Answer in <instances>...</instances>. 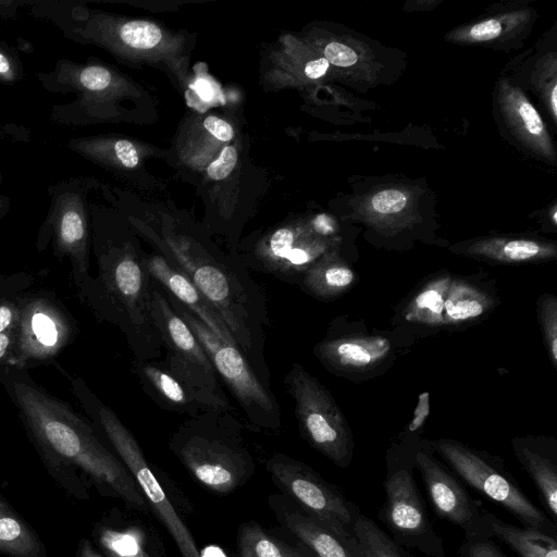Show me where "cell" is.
I'll list each match as a JSON object with an SVG mask.
<instances>
[{"label": "cell", "mask_w": 557, "mask_h": 557, "mask_svg": "<svg viewBox=\"0 0 557 557\" xmlns=\"http://www.w3.org/2000/svg\"><path fill=\"white\" fill-rule=\"evenodd\" d=\"M0 382L18 410L27 436L50 476L69 495L89 499V486L133 510L149 506L128 470L71 406L50 395L20 368H5Z\"/></svg>", "instance_id": "obj_1"}, {"label": "cell", "mask_w": 557, "mask_h": 557, "mask_svg": "<svg viewBox=\"0 0 557 557\" xmlns=\"http://www.w3.org/2000/svg\"><path fill=\"white\" fill-rule=\"evenodd\" d=\"M99 272L82 286L96 314L123 333L135 360H157L164 352L151 315L152 278L147 257L127 243H103L95 235Z\"/></svg>", "instance_id": "obj_2"}, {"label": "cell", "mask_w": 557, "mask_h": 557, "mask_svg": "<svg viewBox=\"0 0 557 557\" xmlns=\"http://www.w3.org/2000/svg\"><path fill=\"white\" fill-rule=\"evenodd\" d=\"M169 448L202 487L233 493L255 474L257 465L233 411L208 410L185 420Z\"/></svg>", "instance_id": "obj_3"}, {"label": "cell", "mask_w": 557, "mask_h": 557, "mask_svg": "<svg viewBox=\"0 0 557 557\" xmlns=\"http://www.w3.org/2000/svg\"><path fill=\"white\" fill-rule=\"evenodd\" d=\"M71 384L77 400L128 470L149 508L165 528L182 557H201L195 537L158 481L133 433L82 379H72Z\"/></svg>", "instance_id": "obj_4"}, {"label": "cell", "mask_w": 557, "mask_h": 557, "mask_svg": "<svg viewBox=\"0 0 557 557\" xmlns=\"http://www.w3.org/2000/svg\"><path fill=\"white\" fill-rule=\"evenodd\" d=\"M416 443L394 446L386 454L385 500L377 511L388 535L408 550L426 557H446L443 539L430 519L413 471Z\"/></svg>", "instance_id": "obj_5"}, {"label": "cell", "mask_w": 557, "mask_h": 557, "mask_svg": "<svg viewBox=\"0 0 557 557\" xmlns=\"http://www.w3.org/2000/svg\"><path fill=\"white\" fill-rule=\"evenodd\" d=\"M151 315L165 352L160 364L188 388L206 411H234L210 358L157 282Z\"/></svg>", "instance_id": "obj_6"}, {"label": "cell", "mask_w": 557, "mask_h": 557, "mask_svg": "<svg viewBox=\"0 0 557 557\" xmlns=\"http://www.w3.org/2000/svg\"><path fill=\"white\" fill-rule=\"evenodd\" d=\"M429 444L463 484L500 506L523 528L557 537L556 524L527 497L500 458L449 438Z\"/></svg>", "instance_id": "obj_7"}, {"label": "cell", "mask_w": 557, "mask_h": 557, "mask_svg": "<svg viewBox=\"0 0 557 557\" xmlns=\"http://www.w3.org/2000/svg\"><path fill=\"white\" fill-rule=\"evenodd\" d=\"M169 302L184 319L210 358L221 381L226 385L248 421L265 431H277L282 425L280 405L246 356L235 345L211 332L202 322L163 290Z\"/></svg>", "instance_id": "obj_8"}, {"label": "cell", "mask_w": 557, "mask_h": 557, "mask_svg": "<svg viewBox=\"0 0 557 557\" xmlns=\"http://www.w3.org/2000/svg\"><path fill=\"white\" fill-rule=\"evenodd\" d=\"M284 383L295 403L301 436L335 466L348 468L354 455L352 434L327 388L297 362Z\"/></svg>", "instance_id": "obj_9"}, {"label": "cell", "mask_w": 557, "mask_h": 557, "mask_svg": "<svg viewBox=\"0 0 557 557\" xmlns=\"http://www.w3.org/2000/svg\"><path fill=\"white\" fill-rule=\"evenodd\" d=\"M91 181L71 177L47 188L49 207L40 225L36 247L46 249L52 240L53 253L70 259L74 282L83 286L89 278V215L87 194Z\"/></svg>", "instance_id": "obj_10"}, {"label": "cell", "mask_w": 557, "mask_h": 557, "mask_svg": "<svg viewBox=\"0 0 557 557\" xmlns=\"http://www.w3.org/2000/svg\"><path fill=\"white\" fill-rule=\"evenodd\" d=\"M265 468L282 494L305 513L339 536L355 537L361 510L337 486L307 463L282 453L273 454Z\"/></svg>", "instance_id": "obj_11"}, {"label": "cell", "mask_w": 557, "mask_h": 557, "mask_svg": "<svg viewBox=\"0 0 557 557\" xmlns=\"http://www.w3.org/2000/svg\"><path fill=\"white\" fill-rule=\"evenodd\" d=\"M414 465L424 484L430 505L440 519L459 528L466 540L485 539V512L462 481L438 461L429 442H416Z\"/></svg>", "instance_id": "obj_12"}, {"label": "cell", "mask_w": 557, "mask_h": 557, "mask_svg": "<svg viewBox=\"0 0 557 557\" xmlns=\"http://www.w3.org/2000/svg\"><path fill=\"white\" fill-rule=\"evenodd\" d=\"M71 325L64 313L49 300L33 299L18 307L15 326L16 363L53 357L70 341Z\"/></svg>", "instance_id": "obj_13"}, {"label": "cell", "mask_w": 557, "mask_h": 557, "mask_svg": "<svg viewBox=\"0 0 557 557\" xmlns=\"http://www.w3.org/2000/svg\"><path fill=\"white\" fill-rule=\"evenodd\" d=\"M277 522L317 557H362L356 537H343L305 513L283 494L269 496Z\"/></svg>", "instance_id": "obj_14"}, {"label": "cell", "mask_w": 557, "mask_h": 557, "mask_svg": "<svg viewBox=\"0 0 557 557\" xmlns=\"http://www.w3.org/2000/svg\"><path fill=\"white\" fill-rule=\"evenodd\" d=\"M315 357L327 368L341 374L373 370L392 354V343L380 335L327 337L313 349Z\"/></svg>", "instance_id": "obj_15"}, {"label": "cell", "mask_w": 557, "mask_h": 557, "mask_svg": "<svg viewBox=\"0 0 557 557\" xmlns=\"http://www.w3.org/2000/svg\"><path fill=\"white\" fill-rule=\"evenodd\" d=\"M147 265L152 278L163 290L216 336L236 346L219 312L184 273L172 265L162 255L147 257Z\"/></svg>", "instance_id": "obj_16"}, {"label": "cell", "mask_w": 557, "mask_h": 557, "mask_svg": "<svg viewBox=\"0 0 557 557\" xmlns=\"http://www.w3.org/2000/svg\"><path fill=\"white\" fill-rule=\"evenodd\" d=\"M513 453L533 481L549 519L557 522V448L534 438L512 440Z\"/></svg>", "instance_id": "obj_17"}, {"label": "cell", "mask_w": 557, "mask_h": 557, "mask_svg": "<svg viewBox=\"0 0 557 557\" xmlns=\"http://www.w3.org/2000/svg\"><path fill=\"white\" fill-rule=\"evenodd\" d=\"M132 372L139 381L146 394L162 409L195 417L203 407L175 376L166 371L159 361L135 360Z\"/></svg>", "instance_id": "obj_18"}, {"label": "cell", "mask_w": 557, "mask_h": 557, "mask_svg": "<svg viewBox=\"0 0 557 557\" xmlns=\"http://www.w3.org/2000/svg\"><path fill=\"white\" fill-rule=\"evenodd\" d=\"M459 252L499 263L519 264L556 258V246L527 238H490L471 243Z\"/></svg>", "instance_id": "obj_19"}, {"label": "cell", "mask_w": 557, "mask_h": 557, "mask_svg": "<svg viewBox=\"0 0 557 557\" xmlns=\"http://www.w3.org/2000/svg\"><path fill=\"white\" fill-rule=\"evenodd\" d=\"M485 539L496 537L519 557H557V537L534 529L509 524L485 512Z\"/></svg>", "instance_id": "obj_20"}, {"label": "cell", "mask_w": 557, "mask_h": 557, "mask_svg": "<svg viewBox=\"0 0 557 557\" xmlns=\"http://www.w3.org/2000/svg\"><path fill=\"white\" fill-rule=\"evenodd\" d=\"M49 557L32 525L0 493V557Z\"/></svg>", "instance_id": "obj_21"}, {"label": "cell", "mask_w": 557, "mask_h": 557, "mask_svg": "<svg viewBox=\"0 0 557 557\" xmlns=\"http://www.w3.org/2000/svg\"><path fill=\"white\" fill-rule=\"evenodd\" d=\"M355 281L354 270L330 251L306 271L299 284L307 294L327 300L347 292Z\"/></svg>", "instance_id": "obj_22"}, {"label": "cell", "mask_w": 557, "mask_h": 557, "mask_svg": "<svg viewBox=\"0 0 557 557\" xmlns=\"http://www.w3.org/2000/svg\"><path fill=\"white\" fill-rule=\"evenodd\" d=\"M92 537L107 557H153L144 530L135 524L115 525L102 520L95 524Z\"/></svg>", "instance_id": "obj_23"}, {"label": "cell", "mask_w": 557, "mask_h": 557, "mask_svg": "<svg viewBox=\"0 0 557 557\" xmlns=\"http://www.w3.org/2000/svg\"><path fill=\"white\" fill-rule=\"evenodd\" d=\"M493 299L474 285L451 280L443 310V325H460L483 315Z\"/></svg>", "instance_id": "obj_24"}, {"label": "cell", "mask_w": 557, "mask_h": 557, "mask_svg": "<svg viewBox=\"0 0 557 557\" xmlns=\"http://www.w3.org/2000/svg\"><path fill=\"white\" fill-rule=\"evenodd\" d=\"M451 280L444 275L424 285L407 306L406 319L426 326L443 325L444 302Z\"/></svg>", "instance_id": "obj_25"}, {"label": "cell", "mask_w": 557, "mask_h": 557, "mask_svg": "<svg viewBox=\"0 0 557 557\" xmlns=\"http://www.w3.org/2000/svg\"><path fill=\"white\" fill-rule=\"evenodd\" d=\"M354 532L362 557H414L363 513L359 516Z\"/></svg>", "instance_id": "obj_26"}, {"label": "cell", "mask_w": 557, "mask_h": 557, "mask_svg": "<svg viewBox=\"0 0 557 557\" xmlns=\"http://www.w3.org/2000/svg\"><path fill=\"white\" fill-rule=\"evenodd\" d=\"M237 557H284L282 540L271 536L257 521H245L237 531Z\"/></svg>", "instance_id": "obj_27"}, {"label": "cell", "mask_w": 557, "mask_h": 557, "mask_svg": "<svg viewBox=\"0 0 557 557\" xmlns=\"http://www.w3.org/2000/svg\"><path fill=\"white\" fill-rule=\"evenodd\" d=\"M508 112L516 127L524 138L535 145L547 147L544 123L534 107L517 91L508 96Z\"/></svg>", "instance_id": "obj_28"}, {"label": "cell", "mask_w": 557, "mask_h": 557, "mask_svg": "<svg viewBox=\"0 0 557 557\" xmlns=\"http://www.w3.org/2000/svg\"><path fill=\"white\" fill-rule=\"evenodd\" d=\"M119 39L133 49H151L162 39L161 29L148 21H129L116 28Z\"/></svg>", "instance_id": "obj_29"}, {"label": "cell", "mask_w": 557, "mask_h": 557, "mask_svg": "<svg viewBox=\"0 0 557 557\" xmlns=\"http://www.w3.org/2000/svg\"><path fill=\"white\" fill-rule=\"evenodd\" d=\"M537 315L550 362L557 368V299L544 294L537 300Z\"/></svg>", "instance_id": "obj_30"}, {"label": "cell", "mask_w": 557, "mask_h": 557, "mask_svg": "<svg viewBox=\"0 0 557 557\" xmlns=\"http://www.w3.org/2000/svg\"><path fill=\"white\" fill-rule=\"evenodd\" d=\"M24 78V66L18 52L0 40V84L15 85Z\"/></svg>", "instance_id": "obj_31"}, {"label": "cell", "mask_w": 557, "mask_h": 557, "mask_svg": "<svg viewBox=\"0 0 557 557\" xmlns=\"http://www.w3.org/2000/svg\"><path fill=\"white\" fill-rule=\"evenodd\" d=\"M459 557H509L492 539L466 540Z\"/></svg>", "instance_id": "obj_32"}, {"label": "cell", "mask_w": 557, "mask_h": 557, "mask_svg": "<svg viewBox=\"0 0 557 557\" xmlns=\"http://www.w3.org/2000/svg\"><path fill=\"white\" fill-rule=\"evenodd\" d=\"M371 203L376 213L393 214L400 212L405 208L407 197L399 190L388 189L374 195Z\"/></svg>", "instance_id": "obj_33"}, {"label": "cell", "mask_w": 557, "mask_h": 557, "mask_svg": "<svg viewBox=\"0 0 557 557\" xmlns=\"http://www.w3.org/2000/svg\"><path fill=\"white\" fill-rule=\"evenodd\" d=\"M99 145L112 150L115 160L124 168L133 169L138 164V152L136 147L127 139H117L112 146L103 144L99 138H94Z\"/></svg>", "instance_id": "obj_34"}, {"label": "cell", "mask_w": 557, "mask_h": 557, "mask_svg": "<svg viewBox=\"0 0 557 557\" xmlns=\"http://www.w3.org/2000/svg\"><path fill=\"white\" fill-rule=\"evenodd\" d=\"M237 162V152L233 147H225L220 157L207 169V174L214 181L225 178L234 169Z\"/></svg>", "instance_id": "obj_35"}, {"label": "cell", "mask_w": 557, "mask_h": 557, "mask_svg": "<svg viewBox=\"0 0 557 557\" xmlns=\"http://www.w3.org/2000/svg\"><path fill=\"white\" fill-rule=\"evenodd\" d=\"M324 58L336 66L348 67L358 61V54L350 47L341 42H330L324 48Z\"/></svg>", "instance_id": "obj_36"}, {"label": "cell", "mask_w": 557, "mask_h": 557, "mask_svg": "<svg viewBox=\"0 0 557 557\" xmlns=\"http://www.w3.org/2000/svg\"><path fill=\"white\" fill-rule=\"evenodd\" d=\"M502 23L495 18L482 21L473 25L468 37L473 41H486L498 37L502 34Z\"/></svg>", "instance_id": "obj_37"}, {"label": "cell", "mask_w": 557, "mask_h": 557, "mask_svg": "<svg viewBox=\"0 0 557 557\" xmlns=\"http://www.w3.org/2000/svg\"><path fill=\"white\" fill-rule=\"evenodd\" d=\"M203 126L209 133H211L216 139L221 141H228L233 138V127L227 122L214 115L208 116L203 122Z\"/></svg>", "instance_id": "obj_38"}, {"label": "cell", "mask_w": 557, "mask_h": 557, "mask_svg": "<svg viewBox=\"0 0 557 557\" xmlns=\"http://www.w3.org/2000/svg\"><path fill=\"white\" fill-rule=\"evenodd\" d=\"M430 412L429 393H421L418 397V403L413 411L412 419L408 424L409 432L419 431L425 423V420Z\"/></svg>", "instance_id": "obj_39"}, {"label": "cell", "mask_w": 557, "mask_h": 557, "mask_svg": "<svg viewBox=\"0 0 557 557\" xmlns=\"http://www.w3.org/2000/svg\"><path fill=\"white\" fill-rule=\"evenodd\" d=\"M18 321V307L12 302L0 304V333L13 329Z\"/></svg>", "instance_id": "obj_40"}, {"label": "cell", "mask_w": 557, "mask_h": 557, "mask_svg": "<svg viewBox=\"0 0 557 557\" xmlns=\"http://www.w3.org/2000/svg\"><path fill=\"white\" fill-rule=\"evenodd\" d=\"M329 65L330 63L325 58L314 59L306 64L305 74L311 79L320 78L326 73Z\"/></svg>", "instance_id": "obj_41"}, {"label": "cell", "mask_w": 557, "mask_h": 557, "mask_svg": "<svg viewBox=\"0 0 557 557\" xmlns=\"http://www.w3.org/2000/svg\"><path fill=\"white\" fill-rule=\"evenodd\" d=\"M284 557H317L308 547L295 540L294 544L282 541Z\"/></svg>", "instance_id": "obj_42"}, {"label": "cell", "mask_w": 557, "mask_h": 557, "mask_svg": "<svg viewBox=\"0 0 557 557\" xmlns=\"http://www.w3.org/2000/svg\"><path fill=\"white\" fill-rule=\"evenodd\" d=\"M27 132L20 125L12 123H0V138H9L14 140H26Z\"/></svg>", "instance_id": "obj_43"}, {"label": "cell", "mask_w": 557, "mask_h": 557, "mask_svg": "<svg viewBox=\"0 0 557 557\" xmlns=\"http://www.w3.org/2000/svg\"><path fill=\"white\" fill-rule=\"evenodd\" d=\"M15 345V327L0 333V360H3Z\"/></svg>", "instance_id": "obj_44"}, {"label": "cell", "mask_w": 557, "mask_h": 557, "mask_svg": "<svg viewBox=\"0 0 557 557\" xmlns=\"http://www.w3.org/2000/svg\"><path fill=\"white\" fill-rule=\"evenodd\" d=\"M74 557H104L89 539L83 537L78 541Z\"/></svg>", "instance_id": "obj_45"}, {"label": "cell", "mask_w": 557, "mask_h": 557, "mask_svg": "<svg viewBox=\"0 0 557 557\" xmlns=\"http://www.w3.org/2000/svg\"><path fill=\"white\" fill-rule=\"evenodd\" d=\"M29 1H0V16L3 18H16L20 7L28 5Z\"/></svg>", "instance_id": "obj_46"}, {"label": "cell", "mask_w": 557, "mask_h": 557, "mask_svg": "<svg viewBox=\"0 0 557 557\" xmlns=\"http://www.w3.org/2000/svg\"><path fill=\"white\" fill-rule=\"evenodd\" d=\"M3 174L0 172V220L3 219L11 209V198L2 191Z\"/></svg>", "instance_id": "obj_47"}, {"label": "cell", "mask_w": 557, "mask_h": 557, "mask_svg": "<svg viewBox=\"0 0 557 557\" xmlns=\"http://www.w3.org/2000/svg\"><path fill=\"white\" fill-rule=\"evenodd\" d=\"M550 108H552L553 116L556 117V113H557V87H556V85L553 86L552 92H550Z\"/></svg>", "instance_id": "obj_48"}, {"label": "cell", "mask_w": 557, "mask_h": 557, "mask_svg": "<svg viewBox=\"0 0 557 557\" xmlns=\"http://www.w3.org/2000/svg\"><path fill=\"white\" fill-rule=\"evenodd\" d=\"M2 277L0 276V284H1Z\"/></svg>", "instance_id": "obj_49"}]
</instances>
